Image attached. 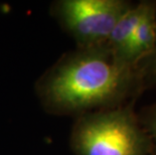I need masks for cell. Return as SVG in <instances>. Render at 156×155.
Wrapping results in <instances>:
<instances>
[{
  "mask_svg": "<svg viewBox=\"0 0 156 155\" xmlns=\"http://www.w3.org/2000/svg\"><path fill=\"white\" fill-rule=\"evenodd\" d=\"M142 92L139 69L118 62L105 44L66 54L36 84L46 111L77 117L136 101Z\"/></svg>",
  "mask_w": 156,
  "mask_h": 155,
  "instance_id": "6da1fadb",
  "label": "cell"
},
{
  "mask_svg": "<svg viewBox=\"0 0 156 155\" xmlns=\"http://www.w3.org/2000/svg\"><path fill=\"white\" fill-rule=\"evenodd\" d=\"M135 101L90 112L76 119L71 147L76 155H152L150 140L134 109Z\"/></svg>",
  "mask_w": 156,
  "mask_h": 155,
  "instance_id": "7a4b0ae2",
  "label": "cell"
},
{
  "mask_svg": "<svg viewBox=\"0 0 156 155\" xmlns=\"http://www.w3.org/2000/svg\"><path fill=\"white\" fill-rule=\"evenodd\" d=\"M134 2L127 0H58L51 13L77 48L104 45L112 29Z\"/></svg>",
  "mask_w": 156,
  "mask_h": 155,
  "instance_id": "3957f363",
  "label": "cell"
},
{
  "mask_svg": "<svg viewBox=\"0 0 156 155\" xmlns=\"http://www.w3.org/2000/svg\"><path fill=\"white\" fill-rule=\"evenodd\" d=\"M142 12L125 55V64L139 68L150 57L156 42V1L142 0Z\"/></svg>",
  "mask_w": 156,
  "mask_h": 155,
  "instance_id": "277c9868",
  "label": "cell"
},
{
  "mask_svg": "<svg viewBox=\"0 0 156 155\" xmlns=\"http://www.w3.org/2000/svg\"><path fill=\"white\" fill-rule=\"evenodd\" d=\"M142 12V2L133 3L115 24L105 45L118 62L125 65V55ZM129 67V65H128Z\"/></svg>",
  "mask_w": 156,
  "mask_h": 155,
  "instance_id": "5b68a950",
  "label": "cell"
},
{
  "mask_svg": "<svg viewBox=\"0 0 156 155\" xmlns=\"http://www.w3.org/2000/svg\"><path fill=\"white\" fill-rule=\"evenodd\" d=\"M138 118L150 140L152 155H156V102L144 108Z\"/></svg>",
  "mask_w": 156,
  "mask_h": 155,
  "instance_id": "8992f818",
  "label": "cell"
},
{
  "mask_svg": "<svg viewBox=\"0 0 156 155\" xmlns=\"http://www.w3.org/2000/svg\"><path fill=\"white\" fill-rule=\"evenodd\" d=\"M139 72L143 91L156 87V42L152 54L147 60L139 65Z\"/></svg>",
  "mask_w": 156,
  "mask_h": 155,
  "instance_id": "52a82bcc",
  "label": "cell"
}]
</instances>
